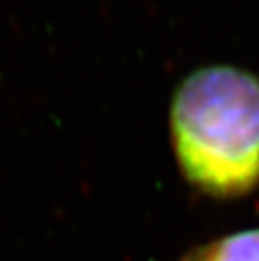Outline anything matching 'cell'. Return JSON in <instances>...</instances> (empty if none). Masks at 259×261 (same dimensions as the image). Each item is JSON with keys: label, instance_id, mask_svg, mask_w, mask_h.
Segmentation results:
<instances>
[{"label": "cell", "instance_id": "cell-1", "mask_svg": "<svg viewBox=\"0 0 259 261\" xmlns=\"http://www.w3.org/2000/svg\"><path fill=\"white\" fill-rule=\"evenodd\" d=\"M170 133L182 174L216 197L259 184V80L231 66L185 77L170 107Z\"/></svg>", "mask_w": 259, "mask_h": 261}, {"label": "cell", "instance_id": "cell-2", "mask_svg": "<svg viewBox=\"0 0 259 261\" xmlns=\"http://www.w3.org/2000/svg\"><path fill=\"white\" fill-rule=\"evenodd\" d=\"M184 261H259V229L234 234L194 249Z\"/></svg>", "mask_w": 259, "mask_h": 261}]
</instances>
